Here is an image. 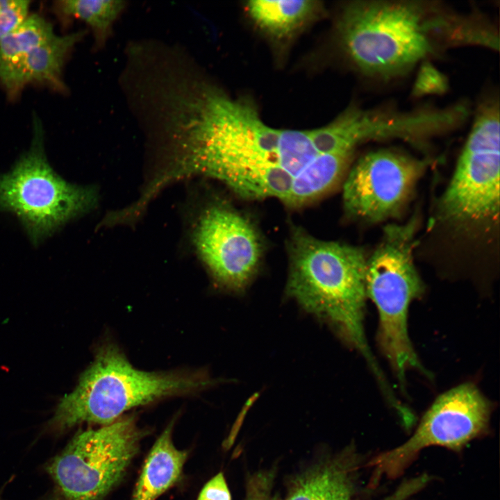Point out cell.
Here are the masks:
<instances>
[{
  "label": "cell",
  "instance_id": "cell-10",
  "mask_svg": "<svg viewBox=\"0 0 500 500\" xmlns=\"http://www.w3.org/2000/svg\"><path fill=\"white\" fill-rule=\"evenodd\" d=\"M193 240L217 284L237 292L246 289L263 253L260 234L249 217L227 204L213 203L199 217Z\"/></svg>",
  "mask_w": 500,
  "mask_h": 500
},
{
  "label": "cell",
  "instance_id": "cell-16",
  "mask_svg": "<svg viewBox=\"0 0 500 500\" xmlns=\"http://www.w3.org/2000/svg\"><path fill=\"white\" fill-rule=\"evenodd\" d=\"M318 6L317 1L310 0H253L247 2L246 8L258 27L268 35L281 39L307 22Z\"/></svg>",
  "mask_w": 500,
  "mask_h": 500
},
{
  "label": "cell",
  "instance_id": "cell-15",
  "mask_svg": "<svg viewBox=\"0 0 500 500\" xmlns=\"http://www.w3.org/2000/svg\"><path fill=\"white\" fill-rule=\"evenodd\" d=\"M352 490L350 467L337 460L300 474L292 483L286 500H350Z\"/></svg>",
  "mask_w": 500,
  "mask_h": 500
},
{
  "label": "cell",
  "instance_id": "cell-7",
  "mask_svg": "<svg viewBox=\"0 0 500 500\" xmlns=\"http://www.w3.org/2000/svg\"><path fill=\"white\" fill-rule=\"evenodd\" d=\"M145 433L133 416L77 433L47 469L64 500H101L123 478Z\"/></svg>",
  "mask_w": 500,
  "mask_h": 500
},
{
  "label": "cell",
  "instance_id": "cell-20",
  "mask_svg": "<svg viewBox=\"0 0 500 500\" xmlns=\"http://www.w3.org/2000/svg\"><path fill=\"white\" fill-rule=\"evenodd\" d=\"M30 2L0 0V43L28 16Z\"/></svg>",
  "mask_w": 500,
  "mask_h": 500
},
{
  "label": "cell",
  "instance_id": "cell-2",
  "mask_svg": "<svg viewBox=\"0 0 500 500\" xmlns=\"http://www.w3.org/2000/svg\"><path fill=\"white\" fill-rule=\"evenodd\" d=\"M342 47L364 76L390 81L442 51L477 44L478 19L439 1L365 0L349 3L338 22Z\"/></svg>",
  "mask_w": 500,
  "mask_h": 500
},
{
  "label": "cell",
  "instance_id": "cell-18",
  "mask_svg": "<svg viewBox=\"0 0 500 500\" xmlns=\"http://www.w3.org/2000/svg\"><path fill=\"white\" fill-rule=\"evenodd\" d=\"M55 35L51 24L44 17L28 15L0 43V74Z\"/></svg>",
  "mask_w": 500,
  "mask_h": 500
},
{
  "label": "cell",
  "instance_id": "cell-21",
  "mask_svg": "<svg viewBox=\"0 0 500 500\" xmlns=\"http://www.w3.org/2000/svg\"><path fill=\"white\" fill-rule=\"evenodd\" d=\"M271 473H260L251 478L244 500H278L272 492Z\"/></svg>",
  "mask_w": 500,
  "mask_h": 500
},
{
  "label": "cell",
  "instance_id": "cell-13",
  "mask_svg": "<svg viewBox=\"0 0 500 500\" xmlns=\"http://www.w3.org/2000/svg\"><path fill=\"white\" fill-rule=\"evenodd\" d=\"M173 423L156 441L147 457L132 500H156L180 479L188 457L172 441Z\"/></svg>",
  "mask_w": 500,
  "mask_h": 500
},
{
  "label": "cell",
  "instance_id": "cell-17",
  "mask_svg": "<svg viewBox=\"0 0 500 500\" xmlns=\"http://www.w3.org/2000/svg\"><path fill=\"white\" fill-rule=\"evenodd\" d=\"M62 16L78 18L92 29L98 47L103 46L110 34L113 23L125 7L119 0H64L56 3Z\"/></svg>",
  "mask_w": 500,
  "mask_h": 500
},
{
  "label": "cell",
  "instance_id": "cell-12",
  "mask_svg": "<svg viewBox=\"0 0 500 500\" xmlns=\"http://www.w3.org/2000/svg\"><path fill=\"white\" fill-rule=\"evenodd\" d=\"M85 31L55 35L30 51L21 60L0 74V85L13 97L29 83H42L65 90L61 74L67 56Z\"/></svg>",
  "mask_w": 500,
  "mask_h": 500
},
{
  "label": "cell",
  "instance_id": "cell-8",
  "mask_svg": "<svg viewBox=\"0 0 500 500\" xmlns=\"http://www.w3.org/2000/svg\"><path fill=\"white\" fill-rule=\"evenodd\" d=\"M499 97L478 105L453 176L440 201V212L453 223L494 219L499 211Z\"/></svg>",
  "mask_w": 500,
  "mask_h": 500
},
{
  "label": "cell",
  "instance_id": "cell-14",
  "mask_svg": "<svg viewBox=\"0 0 500 500\" xmlns=\"http://www.w3.org/2000/svg\"><path fill=\"white\" fill-rule=\"evenodd\" d=\"M353 153H318L293 177L285 204L303 206L332 189L344 175Z\"/></svg>",
  "mask_w": 500,
  "mask_h": 500
},
{
  "label": "cell",
  "instance_id": "cell-1",
  "mask_svg": "<svg viewBox=\"0 0 500 500\" xmlns=\"http://www.w3.org/2000/svg\"><path fill=\"white\" fill-rule=\"evenodd\" d=\"M192 92L172 113L176 149L158 176L162 186L201 174L231 189L274 165L294 176L318 153L307 131L268 126L247 100L206 85Z\"/></svg>",
  "mask_w": 500,
  "mask_h": 500
},
{
  "label": "cell",
  "instance_id": "cell-23",
  "mask_svg": "<svg viewBox=\"0 0 500 500\" xmlns=\"http://www.w3.org/2000/svg\"><path fill=\"white\" fill-rule=\"evenodd\" d=\"M428 480L429 477L426 474L407 480L402 483L392 494L384 500H406L422 490L426 485Z\"/></svg>",
  "mask_w": 500,
  "mask_h": 500
},
{
  "label": "cell",
  "instance_id": "cell-19",
  "mask_svg": "<svg viewBox=\"0 0 500 500\" xmlns=\"http://www.w3.org/2000/svg\"><path fill=\"white\" fill-rule=\"evenodd\" d=\"M448 81L444 74L428 62L420 67L412 88L415 97L428 94H441L448 89Z\"/></svg>",
  "mask_w": 500,
  "mask_h": 500
},
{
  "label": "cell",
  "instance_id": "cell-9",
  "mask_svg": "<svg viewBox=\"0 0 500 500\" xmlns=\"http://www.w3.org/2000/svg\"><path fill=\"white\" fill-rule=\"evenodd\" d=\"M491 406L472 383H463L440 394L403 444L372 461L376 474H399L422 449L438 445L460 450L488 428Z\"/></svg>",
  "mask_w": 500,
  "mask_h": 500
},
{
  "label": "cell",
  "instance_id": "cell-11",
  "mask_svg": "<svg viewBox=\"0 0 500 500\" xmlns=\"http://www.w3.org/2000/svg\"><path fill=\"white\" fill-rule=\"evenodd\" d=\"M424 168L422 160L396 151L382 149L364 155L344 183L346 211L371 222L394 216L410 197Z\"/></svg>",
  "mask_w": 500,
  "mask_h": 500
},
{
  "label": "cell",
  "instance_id": "cell-3",
  "mask_svg": "<svg viewBox=\"0 0 500 500\" xmlns=\"http://www.w3.org/2000/svg\"><path fill=\"white\" fill-rule=\"evenodd\" d=\"M287 294L328 322L365 359L381 388L388 381L364 329L367 258L360 248L317 239L293 228L288 244Z\"/></svg>",
  "mask_w": 500,
  "mask_h": 500
},
{
  "label": "cell",
  "instance_id": "cell-5",
  "mask_svg": "<svg viewBox=\"0 0 500 500\" xmlns=\"http://www.w3.org/2000/svg\"><path fill=\"white\" fill-rule=\"evenodd\" d=\"M416 224L412 219L386 226L367 260L366 294L378 314V346L399 379L404 378L408 369L423 367L408 330L409 306L424 290L412 257Z\"/></svg>",
  "mask_w": 500,
  "mask_h": 500
},
{
  "label": "cell",
  "instance_id": "cell-4",
  "mask_svg": "<svg viewBox=\"0 0 500 500\" xmlns=\"http://www.w3.org/2000/svg\"><path fill=\"white\" fill-rule=\"evenodd\" d=\"M215 383L206 372H149L135 369L112 344L97 351L72 392L58 403L48 428L62 432L81 423L111 424L128 410Z\"/></svg>",
  "mask_w": 500,
  "mask_h": 500
},
{
  "label": "cell",
  "instance_id": "cell-6",
  "mask_svg": "<svg viewBox=\"0 0 500 500\" xmlns=\"http://www.w3.org/2000/svg\"><path fill=\"white\" fill-rule=\"evenodd\" d=\"M97 189L67 182L51 167L44 148V131L33 121L30 149L11 170L0 174V210L17 215L30 240L38 244L70 220L93 210Z\"/></svg>",
  "mask_w": 500,
  "mask_h": 500
},
{
  "label": "cell",
  "instance_id": "cell-22",
  "mask_svg": "<svg viewBox=\"0 0 500 500\" xmlns=\"http://www.w3.org/2000/svg\"><path fill=\"white\" fill-rule=\"evenodd\" d=\"M197 500H231L223 474L219 473L204 485Z\"/></svg>",
  "mask_w": 500,
  "mask_h": 500
}]
</instances>
